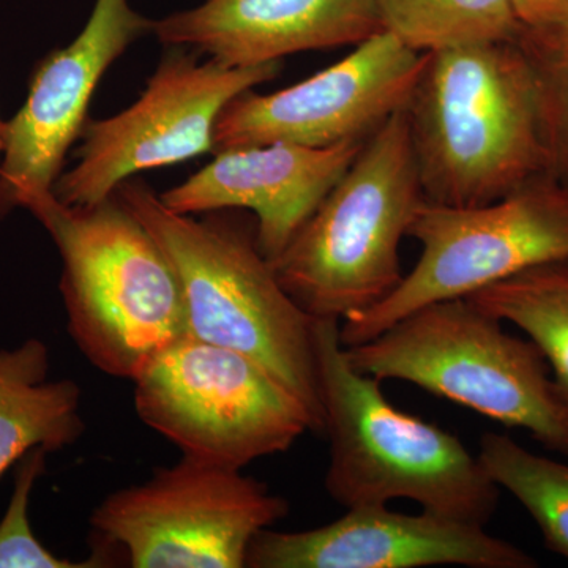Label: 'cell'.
<instances>
[{
	"label": "cell",
	"instance_id": "obj_1",
	"mask_svg": "<svg viewBox=\"0 0 568 568\" xmlns=\"http://www.w3.org/2000/svg\"><path fill=\"white\" fill-rule=\"evenodd\" d=\"M405 111L429 203H493L548 173L536 81L517 41L426 52Z\"/></svg>",
	"mask_w": 568,
	"mask_h": 568
},
{
	"label": "cell",
	"instance_id": "obj_2",
	"mask_svg": "<svg viewBox=\"0 0 568 568\" xmlns=\"http://www.w3.org/2000/svg\"><path fill=\"white\" fill-rule=\"evenodd\" d=\"M114 196L166 254L183 295L186 335L248 355L306 406L323 433L315 317L276 278L257 245L256 223L226 211L183 215L145 183L122 182Z\"/></svg>",
	"mask_w": 568,
	"mask_h": 568
},
{
	"label": "cell",
	"instance_id": "obj_3",
	"mask_svg": "<svg viewBox=\"0 0 568 568\" xmlns=\"http://www.w3.org/2000/svg\"><path fill=\"white\" fill-rule=\"evenodd\" d=\"M325 489L345 508L407 499L422 510L487 526L500 488L458 436L392 405L381 381L351 365L338 320H315Z\"/></svg>",
	"mask_w": 568,
	"mask_h": 568
},
{
	"label": "cell",
	"instance_id": "obj_4",
	"mask_svg": "<svg viewBox=\"0 0 568 568\" xmlns=\"http://www.w3.org/2000/svg\"><path fill=\"white\" fill-rule=\"evenodd\" d=\"M29 212L61 254L70 336L95 368L132 381L186 335L173 265L118 197L70 207L52 194Z\"/></svg>",
	"mask_w": 568,
	"mask_h": 568
},
{
	"label": "cell",
	"instance_id": "obj_5",
	"mask_svg": "<svg viewBox=\"0 0 568 568\" xmlns=\"http://www.w3.org/2000/svg\"><path fill=\"white\" fill-rule=\"evenodd\" d=\"M424 201L409 122L398 111L271 261L276 278L315 320L366 312L402 283L399 244Z\"/></svg>",
	"mask_w": 568,
	"mask_h": 568
},
{
	"label": "cell",
	"instance_id": "obj_6",
	"mask_svg": "<svg viewBox=\"0 0 568 568\" xmlns=\"http://www.w3.org/2000/svg\"><path fill=\"white\" fill-rule=\"evenodd\" d=\"M346 351L364 375L414 384L568 457V407L544 355L469 298L422 306Z\"/></svg>",
	"mask_w": 568,
	"mask_h": 568
},
{
	"label": "cell",
	"instance_id": "obj_7",
	"mask_svg": "<svg viewBox=\"0 0 568 568\" xmlns=\"http://www.w3.org/2000/svg\"><path fill=\"white\" fill-rule=\"evenodd\" d=\"M409 237L420 260L383 302L339 321V338L357 346L422 306L465 298L540 265L568 261V185L544 173L481 205L424 201Z\"/></svg>",
	"mask_w": 568,
	"mask_h": 568
},
{
	"label": "cell",
	"instance_id": "obj_8",
	"mask_svg": "<svg viewBox=\"0 0 568 568\" xmlns=\"http://www.w3.org/2000/svg\"><path fill=\"white\" fill-rule=\"evenodd\" d=\"M138 417L182 457L242 470L316 432L304 403L248 355L185 335L132 379Z\"/></svg>",
	"mask_w": 568,
	"mask_h": 568
},
{
	"label": "cell",
	"instance_id": "obj_9",
	"mask_svg": "<svg viewBox=\"0 0 568 568\" xmlns=\"http://www.w3.org/2000/svg\"><path fill=\"white\" fill-rule=\"evenodd\" d=\"M290 504L242 470L182 457L93 510L97 545L133 568H244L261 530Z\"/></svg>",
	"mask_w": 568,
	"mask_h": 568
},
{
	"label": "cell",
	"instance_id": "obj_10",
	"mask_svg": "<svg viewBox=\"0 0 568 568\" xmlns=\"http://www.w3.org/2000/svg\"><path fill=\"white\" fill-rule=\"evenodd\" d=\"M280 70L282 62H200L185 48H174L132 106L85 123L77 166L58 179L54 196L70 207H92L114 196L134 174L213 153V132L224 106L274 80Z\"/></svg>",
	"mask_w": 568,
	"mask_h": 568
},
{
	"label": "cell",
	"instance_id": "obj_11",
	"mask_svg": "<svg viewBox=\"0 0 568 568\" xmlns=\"http://www.w3.org/2000/svg\"><path fill=\"white\" fill-rule=\"evenodd\" d=\"M425 61L426 52L386 31L376 33L297 84L235 97L216 121L213 153L275 142L324 149L366 140L405 110Z\"/></svg>",
	"mask_w": 568,
	"mask_h": 568
},
{
	"label": "cell",
	"instance_id": "obj_12",
	"mask_svg": "<svg viewBox=\"0 0 568 568\" xmlns=\"http://www.w3.org/2000/svg\"><path fill=\"white\" fill-rule=\"evenodd\" d=\"M152 22L130 0H95L80 36L37 65L28 100L6 122L0 220L54 194L67 153L89 121L97 85L134 41L151 33Z\"/></svg>",
	"mask_w": 568,
	"mask_h": 568
},
{
	"label": "cell",
	"instance_id": "obj_13",
	"mask_svg": "<svg viewBox=\"0 0 568 568\" xmlns=\"http://www.w3.org/2000/svg\"><path fill=\"white\" fill-rule=\"evenodd\" d=\"M534 568L525 549L485 526L422 510L399 514L388 504L346 508L321 528L261 530L248 549L252 568Z\"/></svg>",
	"mask_w": 568,
	"mask_h": 568
},
{
	"label": "cell",
	"instance_id": "obj_14",
	"mask_svg": "<svg viewBox=\"0 0 568 568\" xmlns=\"http://www.w3.org/2000/svg\"><path fill=\"white\" fill-rule=\"evenodd\" d=\"M366 140L324 149L275 142L216 152L207 166L159 196L168 209L183 215L253 211L257 245L274 261L346 173Z\"/></svg>",
	"mask_w": 568,
	"mask_h": 568
},
{
	"label": "cell",
	"instance_id": "obj_15",
	"mask_svg": "<svg viewBox=\"0 0 568 568\" xmlns=\"http://www.w3.org/2000/svg\"><path fill=\"white\" fill-rule=\"evenodd\" d=\"M383 32L375 0H205L152 22L164 47L192 48L227 67L357 47Z\"/></svg>",
	"mask_w": 568,
	"mask_h": 568
},
{
	"label": "cell",
	"instance_id": "obj_16",
	"mask_svg": "<svg viewBox=\"0 0 568 568\" xmlns=\"http://www.w3.org/2000/svg\"><path fill=\"white\" fill-rule=\"evenodd\" d=\"M50 347L29 338L0 349V478L26 454L63 450L81 439V388L50 381Z\"/></svg>",
	"mask_w": 568,
	"mask_h": 568
},
{
	"label": "cell",
	"instance_id": "obj_17",
	"mask_svg": "<svg viewBox=\"0 0 568 568\" xmlns=\"http://www.w3.org/2000/svg\"><path fill=\"white\" fill-rule=\"evenodd\" d=\"M466 298L528 336L568 407V261L530 268Z\"/></svg>",
	"mask_w": 568,
	"mask_h": 568
},
{
	"label": "cell",
	"instance_id": "obj_18",
	"mask_svg": "<svg viewBox=\"0 0 568 568\" xmlns=\"http://www.w3.org/2000/svg\"><path fill=\"white\" fill-rule=\"evenodd\" d=\"M383 31L410 50L432 52L487 41H517L511 0H375Z\"/></svg>",
	"mask_w": 568,
	"mask_h": 568
},
{
	"label": "cell",
	"instance_id": "obj_19",
	"mask_svg": "<svg viewBox=\"0 0 568 568\" xmlns=\"http://www.w3.org/2000/svg\"><path fill=\"white\" fill-rule=\"evenodd\" d=\"M477 457L536 521L549 551L568 560V463L534 454L499 433L481 436Z\"/></svg>",
	"mask_w": 568,
	"mask_h": 568
},
{
	"label": "cell",
	"instance_id": "obj_20",
	"mask_svg": "<svg viewBox=\"0 0 568 568\" xmlns=\"http://www.w3.org/2000/svg\"><path fill=\"white\" fill-rule=\"evenodd\" d=\"M517 43L536 81L548 174L568 185V21L523 28Z\"/></svg>",
	"mask_w": 568,
	"mask_h": 568
},
{
	"label": "cell",
	"instance_id": "obj_21",
	"mask_svg": "<svg viewBox=\"0 0 568 568\" xmlns=\"http://www.w3.org/2000/svg\"><path fill=\"white\" fill-rule=\"evenodd\" d=\"M44 448L37 447L18 462L14 488L0 521V568H104L114 566L111 551L93 548L84 560L59 558L33 534L29 504L37 480L47 470Z\"/></svg>",
	"mask_w": 568,
	"mask_h": 568
},
{
	"label": "cell",
	"instance_id": "obj_22",
	"mask_svg": "<svg viewBox=\"0 0 568 568\" xmlns=\"http://www.w3.org/2000/svg\"><path fill=\"white\" fill-rule=\"evenodd\" d=\"M511 6L526 29L549 28L568 21V0H511Z\"/></svg>",
	"mask_w": 568,
	"mask_h": 568
},
{
	"label": "cell",
	"instance_id": "obj_23",
	"mask_svg": "<svg viewBox=\"0 0 568 568\" xmlns=\"http://www.w3.org/2000/svg\"><path fill=\"white\" fill-rule=\"evenodd\" d=\"M3 145H6V122L0 121V155H2Z\"/></svg>",
	"mask_w": 568,
	"mask_h": 568
}]
</instances>
